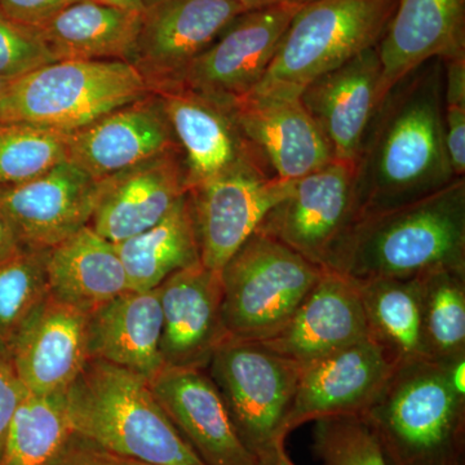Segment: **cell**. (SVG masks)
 Instances as JSON below:
<instances>
[{"mask_svg":"<svg viewBox=\"0 0 465 465\" xmlns=\"http://www.w3.org/2000/svg\"><path fill=\"white\" fill-rule=\"evenodd\" d=\"M443 84V61H427L381 100L353 164L356 222L421 200L460 179L446 149Z\"/></svg>","mask_w":465,"mask_h":465,"instance_id":"cell-1","label":"cell"},{"mask_svg":"<svg viewBox=\"0 0 465 465\" xmlns=\"http://www.w3.org/2000/svg\"><path fill=\"white\" fill-rule=\"evenodd\" d=\"M326 269L354 282L465 273V177L421 200L357 220Z\"/></svg>","mask_w":465,"mask_h":465,"instance_id":"cell-2","label":"cell"},{"mask_svg":"<svg viewBox=\"0 0 465 465\" xmlns=\"http://www.w3.org/2000/svg\"><path fill=\"white\" fill-rule=\"evenodd\" d=\"M64 396L75 436L110 455L148 465H206L145 376L90 358Z\"/></svg>","mask_w":465,"mask_h":465,"instance_id":"cell-3","label":"cell"},{"mask_svg":"<svg viewBox=\"0 0 465 465\" xmlns=\"http://www.w3.org/2000/svg\"><path fill=\"white\" fill-rule=\"evenodd\" d=\"M450 362L402 363L362 414L388 464L460 465L465 391L455 385Z\"/></svg>","mask_w":465,"mask_h":465,"instance_id":"cell-4","label":"cell"},{"mask_svg":"<svg viewBox=\"0 0 465 465\" xmlns=\"http://www.w3.org/2000/svg\"><path fill=\"white\" fill-rule=\"evenodd\" d=\"M122 60H60L14 79L0 96V121L73 133L150 94Z\"/></svg>","mask_w":465,"mask_h":465,"instance_id":"cell-5","label":"cell"},{"mask_svg":"<svg viewBox=\"0 0 465 465\" xmlns=\"http://www.w3.org/2000/svg\"><path fill=\"white\" fill-rule=\"evenodd\" d=\"M324 269L256 231L220 271L228 338L262 341L283 326Z\"/></svg>","mask_w":465,"mask_h":465,"instance_id":"cell-6","label":"cell"},{"mask_svg":"<svg viewBox=\"0 0 465 465\" xmlns=\"http://www.w3.org/2000/svg\"><path fill=\"white\" fill-rule=\"evenodd\" d=\"M397 0H314L299 9L258 85L302 88L381 42ZM256 85V87H258Z\"/></svg>","mask_w":465,"mask_h":465,"instance_id":"cell-7","label":"cell"},{"mask_svg":"<svg viewBox=\"0 0 465 465\" xmlns=\"http://www.w3.org/2000/svg\"><path fill=\"white\" fill-rule=\"evenodd\" d=\"M206 371L253 454L286 439L283 423L295 396L298 365L262 342L228 338L213 351Z\"/></svg>","mask_w":465,"mask_h":465,"instance_id":"cell-8","label":"cell"},{"mask_svg":"<svg viewBox=\"0 0 465 465\" xmlns=\"http://www.w3.org/2000/svg\"><path fill=\"white\" fill-rule=\"evenodd\" d=\"M292 185L246 158L191 189L202 264L222 271Z\"/></svg>","mask_w":465,"mask_h":465,"instance_id":"cell-9","label":"cell"},{"mask_svg":"<svg viewBox=\"0 0 465 465\" xmlns=\"http://www.w3.org/2000/svg\"><path fill=\"white\" fill-rule=\"evenodd\" d=\"M246 11L231 0H146L128 63L150 91L177 87L193 61Z\"/></svg>","mask_w":465,"mask_h":465,"instance_id":"cell-10","label":"cell"},{"mask_svg":"<svg viewBox=\"0 0 465 465\" xmlns=\"http://www.w3.org/2000/svg\"><path fill=\"white\" fill-rule=\"evenodd\" d=\"M302 88L258 85L231 105L251 152L272 176L295 182L335 161L300 100Z\"/></svg>","mask_w":465,"mask_h":465,"instance_id":"cell-11","label":"cell"},{"mask_svg":"<svg viewBox=\"0 0 465 465\" xmlns=\"http://www.w3.org/2000/svg\"><path fill=\"white\" fill-rule=\"evenodd\" d=\"M354 222L353 166L333 161L295 180L258 232L326 269Z\"/></svg>","mask_w":465,"mask_h":465,"instance_id":"cell-12","label":"cell"},{"mask_svg":"<svg viewBox=\"0 0 465 465\" xmlns=\"http://www.w3.org/2000/svg\"><path fill=\"white\" fill-rule=\"evenodd\" d=\"M300 8L271 5L243 12L193 61L177 87L231 106L262 82Z\"/></svg>","mask_w":465,"mask_h":465,"instance_id":"cell-13","label":"cell"},{"mask_svg":"<svg viewBox=\"0 0 465 465\" xmlns=\"http://www.w3.org/2000/svg\"><path fill=\"white\" fill-rule=\"evenodd\" d=\"M99 193L100 180L66 161L30 182L0 186V211L23 249L47 251L90 224Z\"/></svg>","mask_w":465,"mask_h":465,"instance_id":"cell-14","label":"cell"},{"mask_svg":"<svg viewBox=\"0 0 465 465\" xmlns=\"http://www.w3.org/2000/svg\"><path fill=\"white\" fill-rule=\"evenodd\" d=\"M399 363L366 338L300 369L283 433L329 416L362 415Z\"/></svg>","mask_w":465,"mask_h":465,"instance_id":"cell-15","label":"cell"},{"mask_svg":"<svg viewBox=\"0 0 465 465\" xmlns=\"http://www.w3.org/2000/svg\"><path fill=\"white\" fill-rule=\"evenodd\" d=\"M174 428L206 465H260L206 369L163 367L150 381Z\"/></svg>","mask_w":465,"mask_h":465,"instance_id":"cell-16","label":"cell"},{"mask_svg":"<svg viewBox=\"0 0 465 465\" xmlns=\"http://www.w3.org/2000/svg\"><path fill=\"white\" fill-rule=\"evenodd\" d=\"M370 338L358 284L324 269L290 320L260 341L300 369Z\"/></svg>","mask_w":465,"mask_h":465,"instance_id":"cell-17","label":"cell"},{"mask_svg":"<svg viewBox=\"0 0 465 465\" xmlns=\"http://www.w3.org/2000/svg\"><path fill=\"white\" fill-rule=\"evenodd\" d=\"M67 146L69 161L96 180L180 149L154 92L73 131Z\"/></svg>","mask_w":465,"mask_h":465,"instance_id":"cell-18","label":"cell"},{"mask_svg":"<svg viewBox=\"0 0 465 465\" xmlns=\"http://www.w3.org/2000/svg\"><path fill=\"white\" fill-rule=\"evenodd\" d=\"M378 45L317 76L300 100L318 125L335 161L353 166L367 127L381 103Z\"/></svg>","mask_w":465,"mask_h":465,"instance_id":"cell-19","label":"cell"},{"mask_svg":"<svg viewBox=\"0 0 465 465\" xmlns=\"http://www.w3.org/2000/svg\"><path fill=\"white\" fill-rule=\"evenodd\" d=\"M164 367L206 369L216 348L228 339L223 320L220 272L202 262L176 272L159 286Z\"/></svg>","mask_w":465,"mask_h":465,"instance_id":"cell-20","label":"cell"},{"mask_svg":"<svg viewBox=\"0 0 465 465\" xmlns=\"http://www.w3.org/2000/svg\"><path fill=\"white\" fill-rule=\"evenodd\" d=\"M88 321V312L51 295L39 305L7 354L27 391L65 393L90 360Z\"/></svg>","mask_w":465,"mask_h":465,"instance_id":"cell-21","label":"cell"},{"mask_svg":"<svg viewBox=\"0 0 465 465\" xmlns=\"http://www.w3.org/2000/svg\"><path fill=\"white\" fill-rule=\"evenodd\" d=\"M182 150H170L100 180L90 225L113 243L148 231L188 192Z\"/></svg>","mask_w":465,"mask_h":465,"instance_id":"cell-22","label":"cell"},{"mask_svg":"<svg viewBox=\"0 0 465 465\" xmlns=\"http://www.w3.org/2000/svg\"><path fill=\"white\" fill-rule=\"evenodd\" d=\"M381 96L427 61L465 57V0H397L378 45Z\"/></svg>","mask_w":465,"mask_h":465,"instance_id":"cell-23","label":"cell"},{"mask_svg":"<svg viewBox=\"0 0 465 465\" xmlns=\"http://www.w3.org/2000/svg\"><path fill=\"white\" fill-rule=\"evenodd\" d=\"M154 94L162 101L182 150L189 191L242 159H256L235 124L231 106L185 87L166 88Z\"/></svg>","mask_w":465,"mask_h":465,"instance_id":"cell-24","label":"cell"},{"mask_svg":"<svg viewBox=\"0 0 465 465\" xmlns=\"http://www.w3.org/2000/svg\"><path fill=\"white\" fill-rule=\"evenodd\" d=\"M161 335L159 287L128 290L91 312L88 353L152 381L164 367L159 351Z\"/></svg>","mask_w":465,"mask_h":465,"instance_id":"cell-25","label":"cell"},{"mask_svg":"<svg viewBox=\"0 0 465 465\" xmlns=\"http://www.w3.org/2000/svg\"><path fill=\"white\" fill-rule=\"evenodd\" d=\"M45 272L52 298L88 313L130 290L115 243L90 225L45 251Z\"/></svg>","mask_w":465,"mask_h":465,"instance_id":"cell-26","label":"cell"},{"mask_svg":"<svg viewBox=\"0 0 465 465\" xmlns=\"http://www.w3.org/2000/svg\"><path fill=\"white\" fill-rule=\"evenodd\" d=\"M142 11L78 0L34 29L57 60L130 61Z\"/></svg>","mask_w":465,"mask_h":465,"instance_id":"cell-27","label":"cell"},{"mask_svg":"<svg viewBox=\"0 0 465 465\" xmlns=\"http://www.w3.org/2000/svg\"><path fill=\"white\" fill-rule=\"evenodd\" d=\"M115 247L134 291L157 289L170 275L200 264L191 192H186L158 224L115 243Z\"/></svg>","mask_w":465,"mask_h":465,"instance_id":"cell-28","label":"cell"},{"mask_svg":"<svg viewBox=\"0 0 465 465\" xmlns=\"http://www.w3.org/2000/svg\"><path fill=\"white\" fill-rule=\"evenodd\" d=\"M356 283L370 338L399 365L430 360L424 345L419 278H381Z\"/></svg>","mask_w":465,"mask_h":465,"instance_id":"cell-29","label":"cell"},{"mask_svg":"<svg viewBox=\"0 0 465 465\" xmlns=\"http://www.w3.org/2000/svg\"><path fill=\"white\" fill-rule=\"evenodd\" d=\"M73 436L64 393L26 391L9 425L0 465H50Z\"/></svg>","mask_w":465,"mask_h":465,"instance_id":"cell-30","label":"cell"},{"mask_svg":"<svg viewBox=\"0 0 465 465\" xmlns=\"http://www.w3.org/2000/svg\"><path fill=\"white\" fill-rule=\"evenodd\" d=\"M418 278L428 358L448 362L465 357V273L440 271Z\"/></svg>","mask_w":465,"mask_h":465,"instance_id":"cell-31","label":"cell"},{"mask_svg":"<svg viewBox=\"0 0 465 465\" xmlns=\"http://www.w3.org/2000/svg\"><path fill=\"white\" fill-rule=\"evenodd\" d=\"M69 133L0 121V186L18 185L69 161Z\"/></svg>","mask_w":465,"mask_h":465,"instance_id":"cell-32","label":"cell"},{"mask_svg":"<svg viewBox=\"0 0 465 465\" xmlns=\"http://www.w3.org/2000/svg\"><path fill=\"white\" fill-rule=\"evenodd\" d=\"M48 295L45 251L23 249L0 262V351L8 354L24 324Z\"/></svg>","mask_w":465,"mask_h":465,"instance_id":"cell-33","label":"cell"},{"mask_svg":"<svg viewBox=\"0 0 465 465\" xmlns=\"http://www.w3.org/2000/svg\"><path fill=\"white\" fill-rule=\"evenodd\" d=\"M313 448L323 465H390L378 434L363 415L318 419Z\"/></svg>","mask_w":465,"mask_h":465,"instance_id":"cell-34","label":"cell"},{"mask_svg":"<svg viewBox=\"0 0 465 465\" xmlns=\"http://www.w3.org/2000/svg\"><path fill=\"white\" fill-rule=\"evenodd\" d=\"M58 61L41 34L0 11V76L16 79Z\"/></svg>","mask_w":465,"mask_h":465,"instance_id":"cell-35","label":"cell"},{"mask_svg":"<svg viewBox=\"0 0 465 465\" xmlns=\"http://www.w3.org/2000/svg\"><path fill=\"white\" fill-rule=\"evenodd\" d=\"M26 391L7 354L0 351V464L5 454L9 425Z\"/></svg>","mask_w":465,"mask_h":465,"instance_id":"cell-36","label":"cell"},{"mask_svg":"<svg viewBox=\"0 0 465 465\" xmlns=\"http://www.w3.org/2000/svg\"><path fill=\"white\" fill-rule=\"evenodd\" d=\"M78 0H0V11L11 20L29 27H38Z\"/></svg>","mask_w":465,"mask_h":465,"instance_id":"cell-37","label":"cell"},{"mask_svg":"<svg viewBox=\"0 0 465 465\" xmlns=\"http://www.w3.org/2000/svg\"><path fill=\"white\" fill-rule=\"evenodd\" d=\"M50 465H116L108 452L78 436H73L65 449Z\"/></svg>","mask_w":465,"mask_h":465,"instance_id":"cell-38","label":"cell"},{"mask_svg":"<svg viewBox=\"0 0 465 465\" xmlns=\"http://www.w3.org/2000/svg\"><path fill=\"white\" fill-rule=\"evenodd\" d=\"M21 250L23 246L18 242L14 229L9 225L7 217L0 211V262L14 258Z\"/></svg>","mask_w":465,"mask_h":465,"instance_id":"cell-39","label":"cell"},{"mask_svg":"<svg viewBox=\"0 0 465 465\" xmlns=\"http://www.w3.org/2000/svg\"><path fill=\"white\" fill-rule=\"evenodd\" d=\"M260 465H295L284 451V440H277L271 446L260 451L258 455Z\"/></svg>","mask_w":465,"mask_h":465,"instance_id":"cell-40","label":"cell"},{"mask_svg":"<svg viewBox=\"0 0 465 465\" xmlns=\"http://www.w3.org/2000/svg\"><path fill=\"white\" fill-rule=\"evenodd\" d=\"M238 3L244 8L256 9L262 7H271V5H295V7H304L314 0H231Z\"/></svg>","mask_w":465,"mask_h":465,"instance_id":"cell-41","label":"cell"},{"mask_svg":"<svg viewBox=\"0 0 465 465\" xmlns=\"http://www.w3.org/2000/svg\"><path fill=\"white\" fill-rule=\"evenodd\" d=\"M94 2L113 5V7L131 9V11H143L146 0H94Z\"/></svg>","mask_w":465,"mask_h":465,"instance_id":"cell-42","label":"cell"},{"mask_svg":"<svg viewBox=\"0 0 465 465\" xmlns=\"http://www.w3.org/2000/svg\"><path fill=\"white\" fill-rule=\"evenodd\" d=\"M112 457H113V459H114L116 465H148V464L139 463V461L130 460V459L114 457V455H112Z\"/></svg>","mask_w":465,"mask_h":465,"instance_id":"cell-43","label":"cell"},{"mask_svg":"<svg viewBox=\"0 0 465 465\" xmlns=\"http://www.w3.org/2000/svg\"><path fill=\"white\" fill-rule=\"evenodd\" d=\"M12 81H14V79H7L0 76V96L5 94V91L7 90V87Z\"/></svg>","mask_w":465,"mask_h":465,"instance_id":"cell-44","label":"cell"}]
</instances>
